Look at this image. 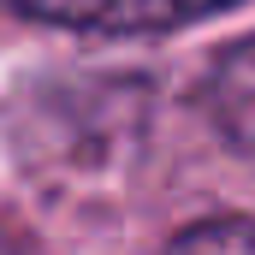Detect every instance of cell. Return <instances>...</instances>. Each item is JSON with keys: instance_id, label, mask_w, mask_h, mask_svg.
<instances>
[{"instance_id": "3", "label": "cell", "mask_w": 255, "mask_h": 255, "mask_svg": "<svg viewBox=\"0 0 255 255\" xmlns=\"http://www.w3.org/2000/svg\"><path fill=\"white\" fill-rule=\"evenodd\" d=\"M166 255H255V220L226 214V220H202L190 232H178Z\"/></svg>"}, {"instance_id": "2", "label": "cell", "mask_w": 255, "mask_h": 255, "mask_svg": "<svg viewBox=\"0 0 255 255\" xmlns=\"http://www.w3.org/2000/svg\"><path fill=\"white\" fill-rule=\"evenodd\" d=\"M208 101H214V119L220 130L255 154V36L238 42L226 60L214 65V83H208Z\"/></svg>"}, {"instance_id": "1", "label": "cell", "mask_w": 255, "mask_h": 255, "mask_svg": "<svg viewBox=\"0 0 255 255\" xmlns=\"http://www.w3.org/2000/svg\"><path fill=\"white\" fill-rule=\"evenodd\" d=\"M24 18L65 24V30H107V36H136V30H172L196 24L208 12H226L238 0H6Z\"/></svg>"}]
</instances>
